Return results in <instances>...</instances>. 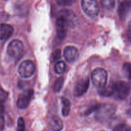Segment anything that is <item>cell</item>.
Returning <instances> with one entry per match:
<instances>
[{
    "label": "cell",
    "mask_w": 131,
    "mask_h": 131,
    "mask_svg": "<svg viewBox=\"0 0 131 131\" xmlns=\"http://www.w3.org/2000/svg\"><path fill=\"white\" fill-rule=\"evenodd\" d=\"M103 8L107 10H113L115 7V0H101Z\"/></svg>",
    "instance_id": "cell-16"
},
{
    "label": "cell",
    "mask_w": 131,
    "mask_h": 131,
    "mask_svg": "<svg viewBox=\"0 0 131 131\" xmlns=\"http://www.w3.org/2000/svg\"><path fill=\"white\" fill-rule=\"evenodd\" d=\"M123 72L127 77L131 79V64L125 63L123 66Z\"/></svg>",
    "instance_id": "cell-19"
},
{
    "label": "cell",
    "mask_w": 131,
    "mask_h": 131,
    "mask_svg": "<svg viewBox=\"0 0 131 131\" xmlns=\"http://www.w3.org/2000/svg\"><path fill=\"white\" fill-rule=\"evenodd\" d=\"M49 127L53 131H61L63 128L62 121L59 117H52L49 121Z\"/></svg>",
    "instance_id": "cell-13"
},
{
    "label": "cell",
    "mask_w": 131,
    "mask_h": 131,
    "mask_svg": "<svg viewBox=\"0 0 131 131\" xmlns=\"http://www.w3.org/2000/svg\"><path fill=\"white\" fill-rule=\"evenodd\" d=\"M79 51L75 47L72 46H66L64 49V55L66 60L68 62H73L79 57Z\"/></svg>",
    "instance_id": "cell-10"
},
{
    "label": "cell",
    "mask_w": 131,
    "mask_h": 131,
    "mask_svg": "<svg viewBox=\"0 0 131 131\" xmlns=\"http://www.w3.org/2000/svg\"><path fill=\"white\" fill-rule=\"evenodd\" d=\"M34 95L33 89H28L19 95L17 102V105L19 109H25L28 106Z\"/></svg>",
    "instance_id": "cell-8"
},
{
    "label": "cell",
    "mask_w": 131,
    "mask_h": 131,
    "mask_svg": "<svg viewBox=\"0 0 131 131\" xmlns=\"http://www.w3.org/2000/svg\"><path fill=\"white\" fill-rule=\"evenodd\" d=\"M36 67L32 61L29 60L22 62L19 67V73L23 78H29L32 76L35 72Z\"/></svg>",
    "instance_id": "cell-7"
},
{
    "label": "cell",
    "mask_w": 131,
    "mask_h": 131,
    "mask_svg": "<svg viewBox=\"0 0 131 131\" xmlns=\"http://www.w3.org/2000/svg\"><path fill=\"white\" fill-rule=\"evenodd\" d=\"M61 57V51L60 50H56L54 51V52L52 53V56H51V60L52 61H55V60H59L60 58Z\"/></svg>",
    "instance_id": "cell-23"
},
{
    "label": "cell",
    "mask_w": 131,
    "mask_h": 131,
    "mask_svg": "<svg viewBox=\"0 0 131 131\" xmlns=\"http://www.w3.org/2000/svg\"><path fill=\"white\" fill-rule=\"evenodd\" d=\"M101 131H105V130H101Z\"/></svg>",
    "instance_id": "cell-27"
},
{
    "label": "cell",
    "mask_w": 131,
    "mask_h": 131,
    "mask_svg": "<svg viewBox=\"0 0 131 131\" xmlns=\"http://www.w3.org/2000/svg\"><path fill=\"white\" fill-rule=\"evenodd\" d=\"M131 12V1L125 0L122 2L118 8V14L121 19L126 18L128 14Z\"/></svg>",
    "instance_id": "cell-11"
},
{
    "label": "cell",
    "mask_w": 131,
    "mask_h": 131,
    "mask_svg": "<svg viewBox=\"0 0 131 131\" xmlns=\"http://www.w3.org/2000/svg\"><path fill=\"white\" fill-rule=\"evenodd\" d=\"M71 12L68 10L60 12L56 22L57 36L59 39H63L66 36L68 28L71 23Z\"/></svg>",
    "instance_id": "cell-1"
},
{
    "label": "cell",
    "mask_w": 131,
    "mask_h": 131,
    "mask_svg": "<svg viewBox=\"0 0 131 131\" xmlns=\"http://www.w3.org/2000/svg\"><path fill=\"white\" fill-rule=\"evenodd\" d=\"M89 85V80L88 77L82 79L75 85L74 88L73 94L75 96L79 97L82 96L88 91Z\"/></svg>",
    "instance_id": "cell-9"
},
{
    "label": "cell",
    "mask_w": 131,
    "mask_h": 131,
    "mask_svg": "<svg viewBox=\"0 0 131 131\" xmlns=\"http://www.w3.org/2000/svg\"><path fill=\"white\" fill-rule=\"evenodd\" d=\"M130 105H131V100H130Z\"/></svg>",
    "instance_id": "cell-25"
},
{
    "label": "cell",
    "mask_w": 131,
    "mask_h": 131,
    "mask_svg": "<svg viewBox=\"0 0 131 131\" xmlns=\"http://www.w3.org/2000/svg\"><path fill=\"white\" fill-rule=\"evenodd\" d=\"M14 28L7 24L0 25V40H7L12 36Z\"/></svg>",
    "instance_id": "cell-12"
},
{
    "label": "cell",
    "mask_w": 131,
    "mask_h": 131,
    "mask_svg": "<svg viewBox=\"0 0 131 131\" xmlns=\"http://www.w3.org/2000/svg\"><path fill=\"white\" fill-rule=\"evenodd\" d=\"M107 80V73L103 68H96L91 73V81L93 85L98 88L105 86Z\"/></svg>",
    "instance_id": "cell-2"
},
{
    "label": "cell",
    "mask_w": 131,
    "mask_h": 131,
    "mask_svg": "<svg viewBox=\"0 0 131 131\" xmlns=\"http://www.w3.org/2000/svg\"><path fill=\"white\" fill-rule=\"evenodd\" d=\"M130 91V87L127 82L122 81L114 83V95L116 98L123 100L128 95Z\"/></svg>",
    "instance_id": "cell-5"
},
{
    "label": "cell",
    "mask_w": 131,
    "mask_h": 131,
    "mask_svg": "<svg viewBox=\"0 0 131 131\" xmlns=\"http://www.w3.org/2000/svg\"><path fill=\"white\" fill-rule=\"evenodd\" d=\"M82 8L90 17H96L100 13V6L96 0H82Z\"/></svg>",
    "instance_id": "cell-3"
},
{
    "label": "cell",
    "mask_w": 131,
    "mask_h": 131,
    "mask_svg": "<svg viewBox=\"0 0 131 131\" xmlns=\"http://www.w3.org/2000/svg\"><path fill=\"white\" fill-rule=\"evenodd\" d=\"M17 131H25V123L23 118H19L17 121Z\"/></svg>",
    "instance_id": "cell-22"
},
{
    "label": "cell",
    "mask_w": 131,
    "mask_h": 131,
    "mask_svg": "<svg viewBox=\"0 0 131 131\" xmlns=\"http://www.w3.org/2000/svg\"><path fill=\"white\" fill-rule=\"evenodd\" d=\"M62 100V114L64 116H67L69 115L70 112V106H71V104H70V100L66 98H64L62 97L61 98Z\"/></svg>",
    "instance_id": "cell-15"
},
{
    "label": "cell",
    "mask_w": 131,
    "mask_h": 131,
    "mask_svg": "<svg viewBox=\"0 0 131 131\" xmlns=\"http://www.w3.org/2000/svg\"><path fill=\"white\" fill-rule=\"evenodd\" d=\"M115 106L112 104H103L99 105L96 111L97 118L101 121L108 119L113 115L115 112Z\"/></svg>",
    "instance_id": "cell-6"
},
{
    "label": "cell",
    "mask_w": 131,
    "mask_h": 131,
    "mask_svg": "<svg viewBox=\"0 0 131 131\" xmlns=\"http://www.w3.org/2000/svg\"><path fill=\"white\" fill-rule=\"evenodd\" d=\"M0 89H1V87H0Z\"/></svg>",
    "instance_id": "cell-26"
},
{
    "label": "cell",
    "mask_w": 131,
    "mask_h": 131,
    "mask_svg": "<svg viewBox=\"0 0 131 131\" xmlns=\"http://www.w3.org/2000/svg\"><path fill=\"white\" fill-rule=\"evenodd\" d=\"M66 69V64L64 62L59 61L55 64V71L57 74H62L64 72Z\"/></svg>",
    "instance_id": "cell-17"
},
{
    "label": "cell",
    "mask_w": 131,
    "mask_h": 131,
    "mask_svg": "<svg viewBox=\"0 0 131 131\" xmlns=\"http://www.w3.org/2000/svg\"><path fill=\"white\" fill-rule=\"evenodd\" d=\"M64 79L63 77H59L55 80L53 85V89L55 92H59L61 90L64 84Z\"/></svg>",
    "instance_id": "cell-18"
},
{
    "label": "cell",
    "mask_w": 131,
    "mask_h": 131,
    "mask_svg": "<svg viewBox=\"0 0 131 131\" xmlns=\"http://www.w3.org/2000/svg\"><path fill=\"white\" fill-rule=\"evenodd\" d=\"M75 2H76V0H57L58 4L60 6H63V7L72 5Z\"/></svg>",
    "instance_id": "cell-21"
},
{
    "label": "cell",
    "mask_w": 131,
    "mask_h": 131,
    "mask_svg": "<svg viewBox=\"0 0 131 131\" xmlns=\"http://www.w3.org/2000/svg\"><path fill=\"white\" fill-rule=\"evenodd\" d=\"M23 45L19 40H14L11 41L7 48V53L10 57L17 59L21 57L23 53Z\"/></svg>",
    "instance_id": "cell-4"
},
{
    "label": "cell",
    "mask_w": 131,
    "mask_h": 131,
    "mask_svg": "<svg viewBox=\"0 0 131 131\" xmlns=\"http://www.w3.org/2000/svg\"><path fill=\"white\" fill-rule=\"evenodd\" d=\"M128 34H129V36H130V37H131V20L130 21L129 23H128Z\"/></svg>",
    "instance_id": "cell-24"
},
{
    "label": "cell",
    "mask_w": 131,
    "mask_h": 131,
    "mask_svg": "<svg viewBox=\"0 0 131 131\" xmlns=\"http://www.w3.org/2000/svg\"><path fill=\"white\" fill-rule=\"evenodd\" d=\"M99 94L104 96L109 97L114 95V83H110L107 86H105L99 90Z\"/></svg>",
    "instance_id": "cell-14"
},
{
    "label": "cell",
    "mask_w": 131,
    "mask_h": 131,
    "mask_svg": "<svg viewBox=\"0 0 131 131\" xmlns=\"http://www.w3.org/2000/svg\"><path fill=\"white\" fill-rule=\"evenodd\" d=\"M113 131H131V127L126 124H119L114 127Z\"/></svg>",
    "instance_id": "cell-20"
}]
</instances>
